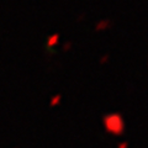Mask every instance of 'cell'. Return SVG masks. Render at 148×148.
Masks as SVG:
<instances>
[{
  "mask_svg": "<svg viewBox=\"0 0 148 148\" xmlns=\"http://www.w3.org/2000/svg\"><path fill=\"white\" fill-rule=\"evenodd\" d=\"M59 38V35L58 34H56L53 36H51L49 38H48V46H53L56 42H57V40Z\"/></svg>",
  "mask_w": 148,
  "mask_h": 148,
  "instance_id": "cell-1",
  "label": "cell"
},
{
  "mask_svg": "<svg viewBox=\"0 0 148 148\" xmlns=\"http://www.w3.org/2000/svg\"><path fill=\"white\" fill-rule=\"evenodd\" d=\"M108 25H109V21H101V22H99V24L96 25V29L101 30V29H104V27L108 26Z\"/></svg>",
  "mask_w": 148,
  "mask_h": 148,
  "instance_id": "cell-2",
  "label": "cell"
},
{
  "mask_svg": "<svg viewBox=\"0 0 148 148\" xmlns=\"http://www.w3.org/2000/svg\"><path fill=\"white\" fill-rule=\"evenodd\" d=\"M106 59H108V56H104V57L101 58V61H100V62H101V63H104V62H106Z\"/></svg>",
  "mask_w": 148,
  "mask_h": 148,
  "instance_id": "cell-3",
  "label": "cell"
},
{
  "mask_svg": "<svg viewBox=\"0 0 148 148\" xmlns=\"http://www.w3.org/2000/svg\"><path fill=\"white\" fill-rule=\"evenodd\" d=\"M69 47H71V43H66V45H64V49H68Z\"/></svg>",
  "mask_w": 148,
  "mask_h": 148,
  "instance_id": "cell-4",
  "label": "cell"
}]
</instances>
